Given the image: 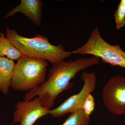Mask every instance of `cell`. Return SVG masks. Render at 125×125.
I'll return each mask as SVG.
<instances>
[{
  "instance_id": "cell-11",
  "label": "cell",
  "mask_w": 125,
  "mask_h": 125,
  "mask_svg": "<svg viewBox=\"0 0 125 125\" xmlns=\"http://www.w3.org/2000/svg\"><path fill=\"white\" fill-rule=\"evenodd\" d=\"M90 120V117L83 109H80L72 113L61 125H88Z\"/></svg>"
},
{
  "instance_id": "cell-5",
  "label": "cell",
  "mask_w": 125,
  "mask_h": 125,
  "mask_svg": "<svg viewBox=\"0 0 125 125\" xmlns=\"http://www.w3.org/2000/svg\"><path fill=\"white\" fill-rule=\"evenodd\" d=\"M81 80L83 85L79 93L72 95L59 106L51 110L50 114L55 118L61 117L69 114L83 109L87 97L94 91L96 87V77L94 72H83Z\"/></svg>"
},
{
  "instance_id": "cell-7",
  "label": "cell",
  "mask_w": 125,
  "mask_h": 125,
  "mask_svg": "<svg viewBox=\"0 0 125 125\" xmlns=\"http://www.w3.org/2000/svg\"><path fill=\"white\" fill-rule=\"evenodd\" d=\"M15 108L14 122L20 125H33L38 119L51 112L50 109L43 106L38 97L32 101L18 102Z\"/></svg>"
},
{
  "instance_id": "cell-2",
  "label": "cell",
  "mask_w": 125,
  "mask_h": 125,
  "mask_svg": "<svg viewBox=\"0 0 125 125\" xmlns=\"http://www.w3.org/2000/svg\"><path fill=\"white\" fill-rule=\"evenodd\" d=\"M6 35L10 42L23 56L48 61L53 64L64 61L72 54L71 52L66 51L62 45H52L47 38L38 34L32 38L26 37L7 27Z\"/></svg>"
},
{
  "instance_id": "cell-6",
  "label": "cell",
  "mask_w": 125,
  "mask_h": 125,
  "mask_svg": "<svg viewBox=\"0 0 125 125\" xmlns=\"http://www.w3.org/2000/svg\"><path fill=\"white\" fill-rule=\"evenodd\" d=\"M102 99L112 113L125 114V77L118 75L110 79L104 87Z\"/></svg>"
},
{
  "instance_id": "cell-4",
  "label": "cell",
  "mask_w": 125,
  "mask_h": 125,
  "mask_svg": "<svg viewBox=\"0 0 125 125\" xmlns=\"http://www.w3.org/2000/svg\"><path fill=\"white\" fill-rule=\"evenodd\" d=\"M71 52L72 54L92 55L101 58L105 63L125 69V52L120 45H111L107 42L102 37L97 27L93 30L84 45Z\"/></svg>"
},
{
  "instance_id": "cell-3",
  "label": "cell",
  "mask_w": 125,
  "mask_h": 125,
  "mask_svg": "<svg viewBox=\"0 0 125 125\" xmlns=\"http://www.w3.org/2000/svg\"><path fill=\"white\" fill-rule=\"evenodd\" d=\"M46 61L23 56L15 64L11 87L18 91H30L45 82Z\"/></svg>"
},
{
  "instance_id": "cell-10",
  "label": "cell",
  "mask_w": 125,
  "mask_h": 125,
  "mask_svg": "<svg viewBox=\"0 0 125 125\" xmlns=\"http://www.w3.org/2000/svg\"><path fill=\"white\" fill-rule=\"evenodd\" d=\"M22 54L2 33H0V56H6L11 60H18Z\"/></svg>"
},
{
  "instance_id": "cell-13",
  "label": "cell",
  "mask_w": 125,
  "mask_h": 125,
  "mask_svg": "<svg viewBox=\"0 0 125 125\" xmlns=\"http://www.w3.org/2000/svg\"><path fill=\"white\" fill-rule=\"evenodd\" d=\"M95 108V102L93 96L90 94L85 99L83 106V109L87 115H90Z\"/></svg>"
},
{
  "instance_id": "cell-1",
  "label": "cell",
  "mask_w": 125,
  "mask_h": 125,
  "mask_svg": "<svg viewBox=\"0 0 125 125\" xmlns=\"http://www.w3.org/2000/svg\"><path fill=\"white\" fill-rule=\"evenodd\" d=\"M99 64V58L93 56L53 64L49 70L47 80L42 85L29 91L25 95L24 100L31 101L38 96L43 106L50 109L60 94L72 88L73 83L71 80L79 72Z\"/></svg>"
},
{
  "instance_id": "cell-12",
  "label": "cell",
  "mask_w": 125,
  "mask_h": 125,
  "mask_svg": "<svg viewBox=\"0 0 125 125\" xmlns=\"http://www.w3.org/2000/svg\"><path fill=\"white\" fill-rule=\"evenodd\" d=\"M115 28L119 30L125 25V5L120 2L114 15Z\"/></svg>"
},
{
  "instance_id": "cell-14",
  "label": "cell",
  "mask_w": 125,
  "mask_h": 125,
  "mask_svg": "<svg viewBox=\"0 0 125 125\" xmlns=\"http://www.w3.org/2000/svg\"><path fill=\"white\" fill-rule=\"evenodd\" d=\"M120 2L125 5V0H121Z\"/></svg>"
},
{
  "instance_id": "cell-8",
  "label": "cell",
  "mask_w": 125,
  "mask_h": 125,
  "mask_svg": "<svg viewBox=\"0 0 125 125\" xmlns=\"http://www.w3.org/2000/svg\"><path fill=\"white\" fill-rule=\"evenodd\" d=\"M43 4L40 0H21L20 4L7 13V19L18 12L23 14L34 24L39 25L42 20Z\"/></svg>"
},
{
  "instance_id": "cell-9",
  "label": "cell",
  "mask_w": 125,
  "mask_h": 125,
  "mask_svg": "<svg viewBox=\"0 0 125 125\" xmlns=\"http://www.w3.org/2000/svg\"><path fill=\"white\" fill-rule=\"evenodd\" d=\"M15 65L13 61L0 56V91L4 94H9Z\"/></svg>"
}]
</instances>
